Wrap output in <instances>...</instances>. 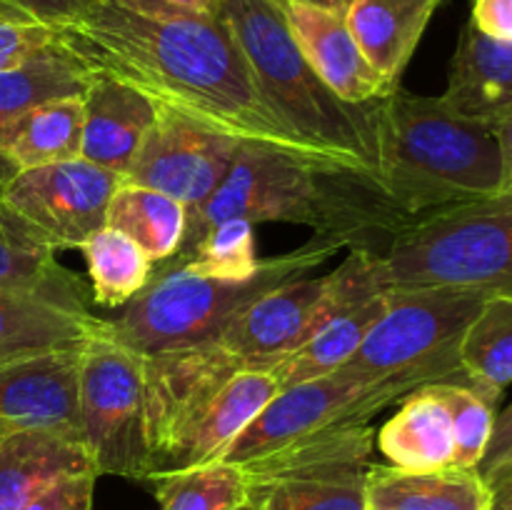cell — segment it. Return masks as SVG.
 <instances>
[{
  "mask_svg": "<svg viewBox=\"0 0 512 510\" xmlns=\"http://www.w3.org/2000/svg\"><path fill=\"white\" fill-rule=\"evenodd\" d=\"M55 40L90 73L113 75L155 105L238 140L333 165L270 108L220 15L150 18L95 0L83 15L55 30Z\"/></svg>",
  "mask_w": 512,
  "mask_h": 510,
  "instance_id": "cell-1",
  "label": "cell"
},
{
  "mask_svg": "<svg viewBox=\"0 0 512 510\" xmlns=\"http://www.w3.org/2000/svg\"><path fill=\"white\" fill-rule=\"evenodd\" d=\"M375 178L400 210H435L505 193L493 125L460 115L440 95L395 85L373 100Z\"/></svg>",
  "mask_w": 512,
  "mask_h": 510,
  "instance_id": "cell-2",
  "label": "cell"
},
{
  "mask_svg": "<svg viewBox=\"0 0 512 510\" xmlns=\"http://www.w3.org/2000/svg\"><path fill=\"white\" fill-rule=\"evenodd\" d=\"M260 93L308 148L338 168L375 173L373 103L348 105L305 60L283 0H218Z\"/></svg>",
  "mask_w": 512,
  "mask_h": 510,
  "instance_id": "cell-3",
  "label": "cell"
},
{
  "mask_svg": "<svg viewBox=\"0 0 512 510\" xmlns=\"http://www.w3.org/2000/svg\"><path fill=\"white\" fill-rule=\"evenodd\" d=\"M338 250L343 245L315 235L290 253L263 258L258 273L245 280L210 278L190 265L155 270L153 280L123 305V313L105 320V333L140 355L208 343L245 305L288 280L303 278Z\"/></svg>",
  "mask_w": 512,
  "mask_h": 510,
  "instance_id": "cell-4",
  "label": "cell"
},
{
  "mask_svg": "<svg viewBox=\"0 0 512 510\" xmlns=\"http://www.w3.org/2000/svg\"><path fill=\"white\" fill-rule=\"evenodd\" d=\"M388 288H455L512 298V190L435 210L375 255Z\"/></svg>",
  "mask_w": 512,
  "mask_h": 510,
  "instance_id": "cell-5",
  "label": "cell"
},
{
  "mask_svg": "<svg viewBox=\"0 0 512 510\" xmlns=\"http://www.w3.org/2000/svg\"><path fill=\"white\" fill-rule=\"evenodd\" d=\"M488 295L455 288H388L385 308L340 373L405 378L418 388L463 383L460 343Z\"/></svg>",
  "mask_w": 512,
  "mask_h": 510,
  "instance_id": "cell-6",
  "label": "cell"
},
{
  "mask_svg": "<svg viewBox=\"0 0 512 510\" xmlns=\"http://www.w3.org/2000/svg\"><path fill=\"white\" fill-rule=\"evenodd\" d=\"M375 293H383L375 278V253L353 248L333 273L303 275L255 298L213 340L248 368L270 373L275 360L298 348L330 315Z\"/></svg>",
  "mask_w": 512,
  "mask_h": 510,
  "instance_id": "cell-7",
  "label": "cell"
},
{
  "mask_svg": "<svg viewBox=\"0 0 512 510\" xmlns=\"http://www.w3.org/2000/svg\"><path fill=\"white\" fill-rule=\"evenodd\" d=\"M413 390H418L413 380H370L340 370L323 378L305 380L280 390L265 405L263 413L225 450L223 460L245 465L320 435L368 425L373 415L400 403Z\"/></svg>",
  "mask_w": 512,
  "mask_h": 510,
  "instance_id": "cell-8",
  "label": "cell"
},
{
  "mask_svg": "<svg viewBox=\"0 0 512 510\" xmlns=\"http://www.w3.org/2000/svg\"><path fill=\"white\" fill-rule=\"evenodd\" d=\"M80 428L98 475L145 483L153 475L143 408V355L108 333L80 353Z\"/></svg>",
  "mask_w": 512,
  "mask_h": 510,
  "instance_id": "cell-9",
  "label": "cell"
},
{
  "mask_svg": "<svg viewBox=\"0 0 512 510\" xmlns=\"http://www.w3.org/2000/svg\"><path fill=\"white\" fill-rule=\"evenodd\" d=\"M123 175L83 158L20 170L0 188V203L55 250L80 245L105 228L108 205Z\"/></svg>",
  "mask_w": 512,
  "mask_h": 510,
  "instance_id": "cell-10",
  "label": "cell"
},
{
  "mask_svg": "<svg viewBox=\"0 0 512 510\" xmlns=\"http://www.w3.org/2000/svg\"><path fill=\"white\" fill-rule=\"evenodd\" d=\"M248 365L215 340L170 353L143 355V408L153 475L160 473L185 430L210 400Z\"/></svg>",
  "mask_w": 512,
  "mask_h": 510,
  "instance_id": "cell-11",
  "label": "cell"
},
{
  "mask_svg": "<svg viewBox=\"0 0 512 510\" xmlns=\"http://www.w3.org/2000/svg\"><path fill=\"white\" fill-rule=\"evenodd\" d=\"M243 140L158 105L123 183L160 190L185 208L203 203L228 175Z\"/></svg>",
  "mask_w": 512,
  "mask_h": 510,
  "instance_id": "cell-12",
  "label": "cell"
},
{
  "mask_svg": "<svg viewBox=\"0 0 512 510\" xmlns=\"http://www.w3.org/2000/svg\"><path fill=\"white\" fill-rule=\"evenodd\" d=\"M80 353L83 348L50 350L0 363V425L48 430L83 443Z\"/></svg>",
  "mask_w": 512,
  "mask_h": 510,
  "instance_id": "cell-13",
  "label": "cell"
},
{
  "mask_svg": "<svg viewBox=\"0 0 512 510\" xmlns=\"http://www.w3.org/2000/svg\"><path fill=\"white\" fill-rule=\"evenodd\" d=\"M285 18L318 78L348 105L388 95V85L365 60L345 23V0H283Z\"/></svg>",
  "mask_w": 512,
  "mask_h": 510,
  "instance_id": "cell-14",
  "label": "cell"
},
{
  "mask_svg": "<svg viewBox=\"0 0 512 510\" xmlns=\"http://www.w3.org/2000/svg\"><path fill=\"white\" fill-rule=\"evenodd\" d=\"M158 118V105L113 75L90 73L83 93V148L80 158L125 175L145 135Z\"/></svg>",
  "mask_w": 512,
  "mask_h": 510,
  "instance_id": "cell-15",
  "label": "cell"
},
{
  "mask_svg": "<svg viewBox=\"0 0 512 510\" xmlns=\"http://www.w3.org/2000/svg\"><path fill=\"white\" fill-rule=\"evenodd\" d=\"M278 393V383L268 370L245 368L235 373L175 443L160 473L223 460L225 450Z\"/></svg>",
  "mask_w": 512,
  "mask_h": 510,
  "instance_id": "cell-16",
  "label": "cell"
},
{
  "mask_svg": "<svg viewBox=\"0 0 512 510\" xmlns=\"http://www.w3.org/2000/svg\"><path fill=\"white\" fill-rule=\"evenodd\" d=\"M80 473H95L83 443L48 430L0 425V510H23L60 478Z\"/></svg>",
  "mask_w": 512,
  "mask_h": 510,
  "instance_id": "cell-17",
  "label": "cell"
},
{
  "mask_svg": "<svg viewBox=\"0 0 512 510\" xmlns=\"http://www.w3.org/2000/svg\"><path fill=\"white\" fill-rule=\"evenodd\" d=\"M443 0H345V23L365 60L388 85H400L430 18Z\"/></svg>",
  "mask_w": 512,
  "mask_h": 510,
  "instance_id": "cell-18",
  "label": "cell"
},
{
  "mask_svg": "<svg viewBox=\"0 0 512 510\" xmlns=\"http://www.w3.org/2000/svg\"><path fill=\"white\" fill-rule=\"evenodd\" d=\"M0 288L35 295L78 315H95L83 280L60 265L28 225L0 203Z\"/></svg>",
  "mask_w": 512,
  "mask_h": 510,
  "instance_id": "cell-19",
  "label": "cell"
},
{
  "mask_svg": "<svg viewBox=\"0 0 512 510\" xmlns=\"http://www.w3.org/2000/svg\"><path fill=\"white\" fill-rule=\"evenodd\" d=\"M440 98L455 113L490 125L512 113V43L490 40L465 25Z\"/></svg>",
  "mask_w": 512,
  "mask_h": 510,
  "instance_id": "cell-20",
  "label": "cell"
},
{
  "mask_svg": "<svg viewBox=\"0 0 512 510\" xmlns=\"http://www.w3.org/2000/svg\"><path fill=\"white\" fill-rule=\"evenodd\" d=\"M100 333H105V320L98 315L70 313L35 295L0 288V363L85 348Z\"/></svg>",
  "mask_w": 512,
  "mask_h": 510,
  "instance_id": "cell-21",
  "label": "cell"
},
{
  "mask_svg": "<svg viewBox=\"0 0 512 510\" xmlns=\"http://www.w3.org/2000/svg\"><path fill=\"white\" fill-rule=\"evenodd\" d=\"M375 445L388 465L410 473L455 468V438L448 408L430 385L400 400L398 413L375 433Z\"/></svg>",
  "mask_w": 512,
  "mask_h": 510,
  "instance_id": "cell-22",
  "label": "cell"
},
{
  "mask_svg": "<svg viewBox=\"0 0 512 510\" xmlns=\"http://www.w3.org/2000/svg\"><path fill=\"white\" fill-rule=\"evenodd\" d=\"M490 488L478 470H428L410 473L393 465L368 468L370 510H485Z\"/></svg>",
  "mask_w": 512,
  "mask_h": 510,
  "instance_id": "cell-23",
  "label": "cell"
},
{
  "mask_svg": "<svg viewBox=\"0 0 512 510\" xmlns=\"http://www.w3.org/2000/svg\"><path fill=\"white\" fill-rule=\"evenodd\" d=\"M88 83L90 70L58 40H53V45L40 50L20 68L0 73V188L15 175L13 163L5 155V140L20 115L45 100L83 95Z\"/></svg>",
  "mask_w": 512,
  "mask_h": 510,
  "instance_id": "cell-24",
  "label": "cell"
},
{
  "mask_svg": "<svg viewBox=\"0 0 512 510\" xmlns=\"http://www.w3.org/2000/svg\"><path fill=\"white\" fill-rule=\"evenodd\" d=\"M383 308L385 290L330 315L298 348L275 360L270 375L275 378L278 388H293V385L305 383V380L323 378V375L343 368L353 358L355 350L360 348V343L365 340L368 330L373 328L375 320L380 318Z\"/></svg>",
  "mask_w": 512,
  "mask_h": 510,
  "instance_id": "cell-25",
  "label": "cell"
},
{
  "mask_svg": "<svg viewBox=\"0 0 512 510\" xmlns=\"http://www.w3.org/2000/svg\"><path fill=\"white\" fill-rule=\"evenodd\" d=\"M83 148V95L45 100L20 115L5 140L15 173L80 158Z\"/></svg>",
  "mask_w": 512,
  "mask_h": 510,
  "instance_id": "cell-26",
  "label": "cell"
},
{
  "mask_svg": "<svg viewBox=\"0 0 512 510\" xmlns=\"http://www.w3.org/2000/svg\"><path fill=\"white\" fill-rule=\"evenodd\" d=\"M185 218L188 208L180 200L143 185L120 183L110 198L105 225L135 240L155 265H165L183 243Z\"/></svg>",
  "mask_w": 512,
  "mask_h": 510,
  "instance_id": "cell-27",
  "label": "cell"
},
{
  "mask_svg": "<svg viewBox=\"0 0 512 510\" xmlns=\"http://www.w3.org/2000/svg\"><path fill=\"white\" fill-rule=\"evenodd\" d=\"M460 365L470 388L498 403L512 383V298L490 295L460 343Z\"/></svg>",
  "mask_w": 512,
  "mask_h": 510,
  "instance_id": "cell-28",
  "label": "cell"
},
{
  "mask_svg": "<svg viewBox=\"0 0 512 510\" xmlns=\"http://www.w3.org/2000/svg\"><path fill=\"white\" fill-rule=\"evenodd\" d=\"M145 483L160 510H245L250 503V480L243 465L215 460L193 468L165 470Z\"/></svg>",
  "mask_w": 512,
  "mask_h": 510,
  "instance_id": "cell-29",
  "label": "cell"
},
{
  "mask_svg": "<svg viewBox=\"0 0 512 510\" xmlns=\"http://www.w3.org/2000/svg\"><path fill=\"white\" fill-rule=\"evenodd\" d=\"M88 265L90 295L103 308L130 303L153 280L155 263L135 240L115 228H100L80 245Z\"/></svg>",
  "mask_w": 512,
  "mask_h": 510,
  "instance_id": "cell-30",
  "label": "cell"
},
{
  "mask_svg": "<svg viewBox=\"0 0 512 510\" xmlns=\"http://www.w3.org/2000/svg\"><path fill=\"white\" fill-rule=\"evenodd\" d=\"M430 390L448 408L455 438V468L478 470L498 415L495 400L463 383H433Z\"/></svg>",
  "mask_w": 512,
  "mask_h": 510,
  "instance_id": "cell-31",
  "label": "cell"
},
{
  "mask_svg": "<svg viewBox=\"0 0 512 510\" xmlns=\"http://www.w3.org/2000/svg\"><path fill=\"white\" fill-rule=\"evenodd\" d=\"M255 225L243 218L223 220L213 225L200 238L190 258L183 265H190L198 273L210 278L245 280L258 273L263 258L255 253Z\"/></svg>",
  "mask_w": 512,
  "mask_h": 510,
  "instance_id": "cell-32",
  "label": "cell"
},
{
  "mask_svg": "<svg viewBox=\"0 0 512 510\" xmlns=\"http://www.w3.org/2000/svg\"><path fill=\"white\" fill-rule=\"evenodd\" d=\"M55 30L38 23H15L0 20V73L15 70L30 58L53 45Z\"/></svg>",
  "mask_w": 512,
  "mask_h": 510,
  "instance_id": "cell-33",
  "label": "cell"
},
{
  "mask_svg": "<svg viewBox=\"0 0 512 510\" xmlns=\"http://www.w3.org/2000/svg\"><path fill=\"white\" fill-rule=\"evenodd\" d=\"M95 473H80L60 478L43 493L35 495L23 510H93Z\"/></svg>",
  "mask_w": 512,
  "mask_h": 510,
  "instance_id": "cell-34",
  "label": "cell"
},
{
  "mask_svg": "<svg viewBox=\"0 0 512 510\" xmlns=\"http://www.w3.org/2000/svg\"><path fill=\"white\" fill-rule=\"evenodd\" d=\"M512 470V403L503 413L495 415L493 435L485 448L483 460L478 465V475L490 485L508 475Z\"/></svg>",
  "mask_w": 512,
  "mask_h": 510,
  "instance_id": "cell-35",
  "label": "cell"
},
{
  "mask_svg": "<svg viewBox=\"0 0 512 510\" xmlns=\"http://www.w3.org/2000/svg\"><path fill=\"white\" fill-rule=\"evenodd\" d=\"M8 3L30 23L58 30L83 15L95 0H8Z\"/></svg>",
  "mask_w": 512,
  "mask_h": 510,
  "instance_id": "cell-36",
  "label": "cell"
},
{
  "mask_svg": "<svg viewBox=\"0 0 512 510\" xmlns=\"http://www.w3.org/2000/svg\"><path fill=\"white\" fill-rule=\"evenodd\" d=\"M468 23L485 38L512 43V0H473Z\"/></svg>",
  "mask_w": 512,
  "mask_h": 510,
  "instance_id": "cell-37",
  "label": "cell"
},
{
  "mask_svg": "<svg viewBox=\"0 0 512 510\" xmlns=\"http://www.w3.org/2000/svg\"><path fill=\"white\" fill-rule=\"evenodd\" d=\"M133 13L150 18H183V15H218V0H110Z\"/></svg>",
  "mask_w": 512,
  "mask_h": 510,
  "instance_id": "cell-38",
  "label": "cell"
},
{
  "mask_svg": "<svg viewBox=\"0 0 512 510\" xmlns=\"http://www.w3.org/2000/svg\"><path fill=\"white\" fill-rule=\"evenodd\" d=\"M493 133H495V138H498L500 158H503L505 190H512V113L495 120Z\"/></svg>",
  "mask_w": 512,
  "mask_h": 510,
  "instance_id": "cell-39",
  "label": "cell"
},
{
  "mask_svg": "<svg viewBox=\"0 0 512 510\" xmlns=\"http://www.w3.org/2000/svg\"><path fill=\"white\" fill-rule=\"evenodd\" d=\"M490 510H512V470L490 485Z\"/></svg>",
  "mask_w": 512,
  "mask_h": 510,
  "instance_id": "cell-40",
  "label": "cell"
},
{
  "mask_svg": "<svg viewBox=\"0 0 512 510\" xmlns=\"http://www.w3.org/2000/svg\"><path fill=\"white\" fill-rule=\"evenodd\" d=\"M0 20H15V23H30V20H25L23 15H20L18 10H15L13 5L8 3V0H0Z\"/></svg>",
  "mask_w": 512,
  "mask_h": 510,
  "instance_id": "cell-41",
  "label": "cell"
},
{
  "mask_svg": "<svg viewBox=\"0 0 512 510\" xmlns=\"http://www.w3.org/2000/svg\"><path fill=\"white\" fill-rule=\"evenodd\" d=\"M245 510H260V508H245Z\"/></svg>",
  "mask_w": 512,
  "mask_h": 510,
  "instance_id": "cell-42",
  "label": "cell"
},
{
  "mask_svg": "<svg viewBox=\"0 0 512 510\" xmlns=\"http://www.w3.org/2000/svg\"><path fill=\"white\" fill-rule=\"evenodd\" d=\"M488 505H490V503H488ZM485 510H490V508H485Z\"/></svg>",
  "mask_w": 512,
  "mask_h": 510,
  "instance_id": "cell-43",
  "label": "cell"
},
{
  "mask_svg": "<svg viewBox=\"0 0 512 510\" xmlns=\"http://www.w3.org/2000/svg\"><path fill=\"white\" fill-rule=\"evenodd\" d=\"M368 510H370V508H368Z\"/></svg>",
  "mask_w": 512,
  "mask_h": 510,
  "instance_id": "cell-44",
  "label": "cell"
}]
</instances>
